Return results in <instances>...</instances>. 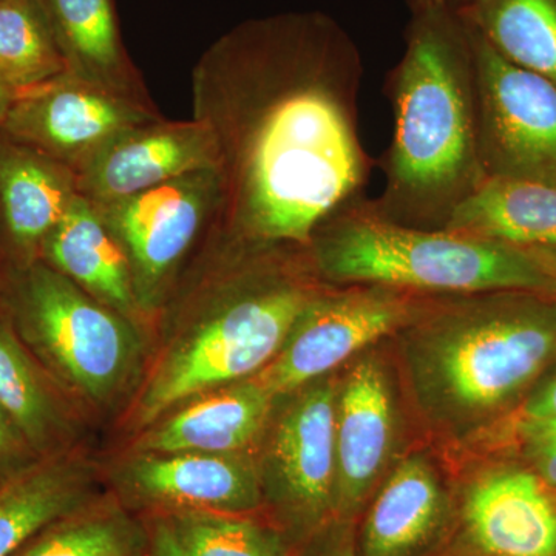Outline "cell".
Wrapping results in <instances>:
<instances>
[{"mask_svg":"<svg viewBox=\"0 0 556 556\" xmlns=\"http://www.w3.org/2000/svg\"><path fill=\"white\" fill-rule=\"evenodd\" d=\"M163 118L146 108L61 73L22 90L0 131L78 172L110 139L139 124Z\"/></svg>","mask_w":556,"mask_h":556,"instance_id":"cell-12","label":"cell"},{"mask_svg":"<svg viewBox=\"0 0 556 556\" xmlns=\"http://www.w3.org/2000/svg\"><path fill=\"white\" fill-rule=\"evenodd\" d=\"M276 399L249 378L182 402L130 438L127 450L150 453H251L268 427Z\"/></svg>","mask_w":556,"mask_h":556,"instance_id":"cell-16","label":"cell"},{"mask_svg":"<svg viewBox=\"0 0 556 556\" xmlns=\"http://www.w3.org/2000/svg\"><path fill=\"white\" fill-rule=\"evenodd\" d=\"M149 530L104 489L76 510L43 527L11 556H142Z\"/></svg>","mask_w":556,"mask_h":556,"instance_id":"cell-24","label":"cell"},{"mask_svg":"<svg viewBox=\"0 0 556 556\" xmlns=\"http://www.w3.org/2000/svg\"><path fill=\"white\" fill-rule=\"evenodd\" d=\"M450 232L526 251L556 248V185L489 177L453 212Z\"/></svg>","mask_w":556,"mask_h":556,"instance_id":"cell-23","label":"cell"},{"mask_svg":"<svg viewBox=\"0 0 556 556\" xmlns=\"http://www.w3.org/2000/svg\"><path fill=\"white\" fill-rule=\"evenodd\" d=\"M468 27L477 62L479 150L485 177L556 185L555 84L511 64Z\"/></svg>","mask_w":556,"mask_h":556,"instance_id":"cell-11","label":"cell"},{"mask_svg":"<svg viewBox=\"0 0 556 556\" xmlns=\"http://www.w3.org/2000/svg\"><path fill=\"white\" fill-rule=\"evenodd\" d=\"M39 460L0 405V484Z\"/></svg>","mask_w":556,"mask_h":556,"instance_id":"cell-29","label":"cell"},{"mask_svg":"<svg viewBox=\"0 0 556 556\" xmlns=\"http://www.w3.org/2000/svg\"><path fill=\"white\" fill-rule=\"evenodd\" d=\"M148 525L149 541L142 556H186L172 533L166 519L161 517L142 518Z\"/></svg>","mask_w":556,"mask_h":556,"instance_id":"cell-32","label":"cell"},{"mask_svg":"<svg viewBox=\"0 0 556 556\" xmlns=\"http://www.w3.org/2000/svg\"><path fill=\"white\" fill-rule=\"evenodd\" d=\"M309 263L327 285H382L428 295L541 291L554 285L532 251L383 218L358 199L321 223Z\"/></svg>","mask_w":556,"mask_h":556,"instance_id":"cell-5","label":"cell"},{"mask_svg":"<svg viewBox=\"0 0 556 556\" xmlns=\"http://www.w3.org/2000/svg\"><path fill=\"white\" fill-rule=\"evenodd\" d=\"M394 408L387 372L375 357L351 368L336 404L334 517H353L368 497L390 455Z\"/></svg>","mask_w":556,"mask_h":556,"instance_id":"cell-15","label":"cell"},{"mask_svg":"<svg viewBox=\"0 0 556 556\" xmlns=\"http://www.w3.org/2000/svg\"><path fill=\"white\" fill-rule=\"evenodd\" d=\"M339 386L316 380L278 399L255 457L263 511L292 547L334 518Z\"/></svg>","mask_w":556,"mask_h":556,"instance_id":"cell-7","label":"cell"},{"mask_svg":"<svg viewBox=\"0 0 556 556\" xmlns=\"http://www.w3.org/2000/svg\"><path fill=\"white\" fill-rule=\"evenodd\" d=\"M535 257L540 260L547 276L551 277L554 285V294L556 295V248L555 249H532Z\"/></svg>","mask_w":556,"mask_h":556,"instance_id":"cell-34","label":"cell"},{"mask_svg":"<svg viewBox=\"0 0 556 556\" xmlns=\"http://www.w3.org/2000/svg\"><path fill=\"white\" fill-rule=\"evenodd\" d=\"M463 519L477 556H556L554 493L521 460L479 478Z\"/></svg>","mask_w":556,"mask_h":556,"instance_id":"cell-14","label":"cell"},{"mask_svg":"<svg viewBox=\"0 0 556 556\" xmlns=\"http://www.w3.org/2000/svg\"><path fill=\"white\" fill-rule=\"evenodd\" d=\"M420 402L450 424L517 415L556 361V295H433L407 325Z\"/></svg>","mask_w":556,"mask_h":556,"instance_id":"cell-4","label":"cell"},{"mask_svg":"<svg viewBox=\"0 0 556 556\" xmlns=\"http://www.w3.org/2000/svg\"><path fill=\"white\" fill-rule=\"evenodd\" d=\"M65 72L124 98L155 108L121 35L115 0H38Z\"/></svg>","mask_w":556,"mask_h":556,"instance_id":"cell-17","label":"cell"},{"mask_svg":"<svg viewBox=\"0 0 556 556\" xmlns=\"http://www.w3.org/2000/svg\"><path fill=\"white\" fill-rule=\"evenodd\" d=\"M222 204L217 169L193 172L108 204H93L118 240L142 316L156 321L190 260L206 239Z\"/></svg>","mask_w":556,"mask_h":556,"instance_id":"cell-8","label":"cell"},{"mask_svg":"<svg viewBox=\"0 0 556 556\" xmlns=\"http://www.w3.org/2000/svg\"><path fill=\"white\" fill-rule=\"evenodd\" d=\"M404 2L409 13H419V11L445 9V7L467 5L477 0H404Z\"/></svg>","mask_w":556,"mask_h":556,"instance_id":"cell-33","label":"cell"},{"mask_svg":"<svg viewBox=\"0 0 556 556\" xmlns=\"http://www.w3.org/2000/svg\"><path fill=\"white\" fill-rule=\"evenodd\" d=\"M78 195L75 172L0 131V212L17 266L38 262L43 241Z\"/></svg>","mask_w":556,"mask_h":556,"instance_id":"cell-18","label":"cell"},{"mask_svg":"<svg viewBox=\"0 0 556 556\" xmlns=\"http://www.w3.org/2000/svg\"><path fill=\"white\" fill-rule=\"evenodd\" d=\"M20 90L13 89V87L0 79V124L5 119L7 113H9L16 98L20 97Z\"/></svg>","mask_w":556,"mask_h":556,"instance_id":"cell-35","label":"cell"},{"mask_svg":"<svg viewBox=\"0 0 556 556\" xmlns=\"http://www.w3.org/2000/svg\"><path fill=\"white\" fill-rule=\"evenodd\" d=\"M291 556H357V551L350 533L329 532L327 525L292 547Z\"/></svg>","mask_w":556,"mask_h":556,"instance_id":"cell-30","label":"cell"},{"mask_svg":"<svg viewBox=\"0 0 556 556\" xmlns=\"http://www.w3.org/2000/svg\"><path fill=\"white\" fill-rule=\"evenodd\" d=\"M0 405L43 459L76 450L84 417L51 382L13 329L0 325Z\"/></svg>","mask_w":556,"mask_h":556,"instance_id":"cell-22","label":"cell"},{"mask_svg":"<svg viewBox=\"0 0 556 556\" xmlns=\"http://www.w3.org/2000/svg\"><path fill=\"white\" fill-rule=\"evenodd\" d=\"M433 295L382 285H321L292 325L283 346L252 376L270 397H287L324 379L365 346L407 327Z\"/></svg>","mask_w":556,"mask_h":556,"instance_id":"cell-9","label":"cell"},{"mask_svg":"<svg viewBox=\"0 0 556 556\" xmlns=\"http://www.w3.org/2000/svg\"><path fill=\"white\" fill-rule=\"evenodd\" d=\"M39 260L153 336L135 298L126 255L89 200L78 195L70 204L43 241Z\"/></svg>","mask_w":556,"mask_h":556,"instance_id":"cell-19","label":"cell"},{"mask_svg":"<svg viewBox=\"0 0 556 556\" xmlns=\"http://www.w3.org/2000/svg\"><path fill=\"white\" fill-rule=\"evenodd\" d=\"M362 75L357 43L321 11L248 20L207 47L192 101L217 146L215 228L306 249L362 199L372 169L358 131Z\"/></svg>","mask_w":556,"mask_h":556,"instance_id":"cell-1","label":"cell"},{"mask_svg":"<svg viewBox=\"0 0 556 556\" xmlns=\"http://www.w3.org/2000/svg\"><path fill=\"white\" fill-rule=\"evenodd\" d=\"M217 169L214 137L199 121H149L110 139L78 172L91 204L129 199L193 172Z\"/></svg>","mask_w":556,"mask_h":556,"instance_id":"cell-13","label":"cell"},{"mask_svg":"<svg viewBox=\"0 0 556 556\" xmlns=\"http://www.w3.org/2000/svg\"><path fill=\"white\" fill-rule=\"evenodd\" d=\"M102 466L80 448L43 457L0 484V556L104 492Z\"/></svg>","mask_w":556,"mask_h":556,"instance_id":"cell-20","label":"cell"},{"mask_svg":"<svg viewBox=\"0 0 556 556\" xmlns=\"http://www.w3.org/2000/svg\"><path fill=\"white\" fill-rule=\"evenodd\" d=\"M519 460L556 492V420L511 416Z\"/></svg>","mask_w":556,"mask_h":556,"instance_id":"cell-28","label":"cell"},{"mask_svg":"<svg viewBox=\"0 0 556 556\" xmlns=\"http://www.w3.org/2000/svg\"><path fill=\"white\" fill-rule=\"evenodd\" d=\"M515 416L556 420V361L538 380Z\"/></svg>","mask_w":556,"mask_h":556,"instance_id":"cell-31","label":"cell"},{"mask_svg":"<svg viewBox=\"0 0 556 556\" xmlns=\"http://www.w3.org/2000/svg\"><path fill=\"white\" fill-rule=\"evenodd\" d=\"M186 556H291L287 536L262 514H190L161 517Z\"/></svg>","mask_w":556,"mask_h":556,"instance_id":"cell-26","label":"cell"},{"mask_svg":"<svg viewBox=\"0 0 556 556\" xmlns=\"http://www.w3.org/2000/svg\"><path fill=\"white\" fill-rule=\"evenodd\" d=\"M64 72L38 0H0V79L22 91Z\"/></svg>","mask_w":556,"mask_h":556,"instance_id":"cell-27","label":"cell"},{"mask_svg":"<svg viewBox=\"0 0 556 556\" xmlns=\"http://www.w3.org/2000/svg\"><path fill=\"white\" fill-rule=\"evenodd\" d=\"M102 482L139 518L203 514H263L252 453H150L124 450L102 466Z\"/></svg>","mask_w":556,"mask_h":556,"instance_id":"cell-10","label":"cell"},{"mask_svg":"<svg viewBox=\"0 0 556 556\" xmlns=\"http://www.w3.org/2000/svg\"><path fill=\"white\" fill-rule=\"evenodd\" d=\"M5 299L14 334L84 419L123 415L152 353L149 329L40 260L17 266Z\"/></svg>","mask_w":556,"mask_h":556,"instance_id":"cell-6","label":"cell"},{"mask_svg":"<svg viewBox=\"0 0 556 556\" xmlns=\"http://www.w3.org/2000/svg\"><path fill=\"white\" fill-rule=\"evenodd\" d=\"M321 285L305 248L212 225L156 321V346L121 427L135 437L182 402L257 375Z\"/></svg>","mask_w":556,"mask_h":556,"instance_id":"cell-2","label":"cell"},{"mask_svg":"<svg viewBox=\"0 0 556 556\" xmlns=\"http://www.w3.org/2000/svg\"><path fill=\"white\" fill-rule=\"evenodd\" d=\"M448 504L424 457L404 460L369 508L362 556H426L447 526Z\"/></svg>","mask_w":556,"mask_h":556,"instance_id":"cell-21","label":"cell"},{"mask_svg":"<svg viewBox=\"0 0 556 556\" xmlns=\"http://www.w3.org/2000/svg\"><path fill=\"white\" fill-rule=\"evenodd\" d=\"M552 493H554L555 503H556V492H554V490H552Z\"/></svg>","mask_w":556,"mask_h":556,"instance_id":"cell-36","label":"cell"},{"mask_svg":"<svg viewBox=\"0 0 556 556\" xmlns=\"http://www.w3.org/2000/svg\"><path fill=\"white\" fill-rule=\"evenodd\" d=\"M388 97L394 131L382 159L383 218L439 230L484 182L473 39L455 7L412 13Z\"/></svg>","mask_w":556,"mask_h":556,"instance_id":"cell-3","label":"cell"},{"mask_svg":"<svg viewBox=\"0 0 556 556\" xmlns=\"http://www.w3.org/2000/svg\"><path fill=\"white\" fill-rule=\"evenodd\" d=\"M455 9L501 56L556 86V0H477Z\"/></svg>","mask_w":556,"mask_h":556,"instance_id":"cell-25","label":"cell"}]
</instances>
